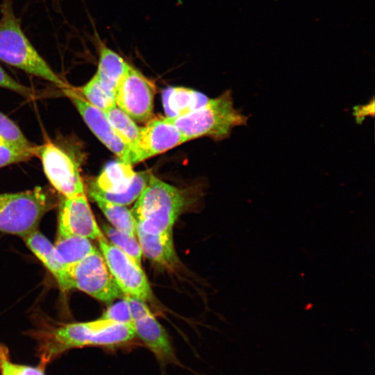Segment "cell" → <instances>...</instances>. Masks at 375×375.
<instances>
[{"mask_svg":"<svg viewBox=\"0 0 375 375\" xmlns=\"http://www.w3.org/2000/svg\"><path fill=\"white\" fill-rule=\"evenodd\" d=\"M38 341L40 367L42 369L67 350L98 347L108 350L126 348L135 338L133 323H119L99 318L62 324L35 333Z\"/></svg>","mask_w":375,"mask_h":375,"instance_id":"cell-1","label":"cell"},{"mask_svg":"<svg viewBox=\"0 0 375 375\" xmlns=\"http://www.w3.org/2000/svg\"><path fill=\"white\" fill-rule=\"evenodd\" d=\"M0 60L61 89L69 87L54 72L26 37L15 14L12 0H3L1 6Z\"/></svg>","mask_w":375,"mask_h":375,"instance_id":"cell-2","label":"cell"},{"mask_svg":"<svg viewBox=\"0 0 375 375\" xmlns=\"http://www.w3.org/2000/svg\"><path fill=\"white\" fill-rule=\"evenodd\" d=\"M166 118L177 128L185 142L202 136L224 140L235 127L246 126L249 119L234 107L230 90L209 99L205 105L188 114Z\"/></svg>","mask_w":375,"mask_h":375,"instance_id":"cell-3","label":"cell"},{"mask_svg":"<svg viewBox=\"0 0 375 375\" xmlns=\"http://www.w3.org/2000/svg\"><path fill=\"white\" fill-rule=\"evenodd\" d=\"M185 198L182 191L152 174L131 210L137 227L151 234L172 232Z\"/></svg>","mask_w":375,"mask_h":375,"instance_id":"cell-4","label":"cell"},{"mask_svg":"<svg viewBox=\"0 0 375 375\" xmlns=\"http://www.w3.org/2000/svg\"><path fill=\"white\" fill-rule=\"evenodd\" d=\"M56 204L47 189L0 194V231L22 238L38 229L44 214Z\"/></svg>","mask_w":375,"mask_h":375,"instance_id":"cell-5","label":"cell"},{"mask_svg":"<svg viewBox=\"0 0 375 375\" xmlns=\"http://www.w3.org/2000/svg\"><path fill=\"white\" fill-rule=\"evenodd\" d=\"M151 174L134 172L131 165L119 162L108 165L88 187V194L112 203L128 206L137 200Z\"/></svg>","mask_w":375,"mask_h":375,"instance_id":"cell-6","label":"cell"},{"mask_svg":"<svg viewBox=\"0 0 375 375\" xmlns=\"http://www.w3.org/2000/svg\"><path fill=\"white\" fill-rule=\"evenodd\" d=\"M34 153L41 160L48 181L61 197L86 194L78 167L65 151L47 140L35 146Z\"/></svg>","mask_w":375,"mask_h":375,"instance_id":"cell-7","label":"cell"},{"mask_svg":"<svg viewBox=\"0 0 375 375\" xmlns=\"http://www.w3.org/2000/svg\"><path fill=\"white\" fill-rule=\"evenodd\" d=\"M68 269L72 290H79L106 303L122 296V291L98 250L70 266Z\"/></svg>","mask_w":375,"mask_h":375,"instance_id":"cell-8","label":"cell"},{"mask_svg":"<svg viewBox=\"0 0 375 375\" xmlns=\"http://www.w3.org/2000/svg\"><path fill=\"white\" fill-rule=\"evenodd\" d=\"M154 83L128 65L115 90L116 106L135 122L146 123L153 112Z\"/></svg>","mask_w":375,"mask_h":375,"instance_id":"cell-9","label":"cell"},{"mask_svg":"<svg viewBox=\"0 0 375 375\" xmlns=\"http://www.w3.org/2000/svg\"><path fill=\"white\" fill-rule=\"evenodd\" d=\"M97 241L108 270L122 292L144 301L151 299L152 292L141 265L108 242L106 237Z\"/></svg>","mask_w":375,"mask_h":375,"instance_id":"cell-10","label":"cell"},{"mask_svg":"<svg viewBox=\"0 0 375 375\" xmlns=\"http://www.w3.org/2000/svg\"><path fill=\"white\" fill-rule=\"evenodd\" d=\"M185 142L183 137L166 117L151 118L140 127L129 148L131 164H135Z\"/></svg>","mask_w":375,"mask_h":375,"instance_id":"cell-11","label":"cell"},{"mask_svg":"<svg viewBox=\"0 0 375 375\" xmlns=\"http://www.w3.org/2000/svg\"><path fill=\"white\" fill-rule=\"evenodd\" d=\"M94 135L120 161L131 165L129 147L115 131L102 110L88 103L75 88L62 89Z\"/></svg>","mask_w":375,"mask_h":375,"instance_id":"cell-12","label":"cell"},{"mask_svg":"<svg viewBox=\"0 0 375 375\" xmlns=\"http://www.w3.org/2000/svg\"><path fill=\"white\" fill-rule=\"evenodd\" d=\"M57 234L97 240L105 237L94 219L86 194L69 198L60 196Z\"/></svg>","mask_w":375,"mask_h":375,"instance_id":"cell-13","label":"cell"},{"mask_svg":"<svg viewBox=\"0 0 375 375\" xmlns=\"http://www.w3.org/2000/svg\"><path fill=\"white\" fill-rule=\"evenodd\" d=\"M135 336L152 352L162 372L168 365L185 367L176 354L169 336L151 312L133 321Z\"/></svg>","mask_w":375,"mask_h":375,"instance_id":"cell-14","label":"cell"},{"mask_svg":"<svg viewBox=\"0 0 375 375\" xmlns=\"http://www.w3.org/2000/svg\"><path fill=\"white\" fill-rule=\"evenodd\" d=\"M26 246L56 280L63 292L72 290L69 269L57 258L53 244L38 229L22 238Z\"/></svg>","mask_w":375,"mask_h":375,"instance_id":"cell-15","label":"cell"},{"mask_svg":"<svg viewBox=\"0 0 375 375\" xmlns=\"http://www.w3.org/2000/svg\"><path fill=\"white\" fill-rule=\"evenodd\" d=\"M136 236L142 254L149 260L167 267L177 262L172 232L151 234L137 227Z\"/></svg>","mask_w":375,"mask_h":375,"instance_id":"cell-16","label":"cell"},{"mask_svg":"<svg viewBox=\"0 0 375 375\" xmlns=\"http://www.w3.org/2000/svg\"><path fill=\"white\" fill-rule=\"evenodd\" d=\"M166 117L175 118L188 114L205 105L209 99L203 94L182 87H170L162 92Z\"/></svg>","mask_w":375,"mask_h":375,"instance_id":"cell-17","label":"cell"},{"mask_svg":"<svg viewBox=\"0 0 375 375\" xmlns=\"http://www.w3.org/2000/svg\"><path fill=\"white\" fill-rule=\"evenodd\" d=\"M97 44L99 62L94 74L107 90L115 93L116 86L129 64L101 40Z\"/></svg>","mask_w":375,"mask_h":375,"instance_id":"cell-18","label":"cell"},{"mask_svg":"<svg viewBox=\"0 0 375 375\" xmlns=\"http://www.w3.org/2000/svg\"><path fill=\"white\" fill-rule=\"evenodd\" d=\"M53 246L57 258L68 268L97 250L90 239L74 235L57 234Z\"/></svg>","mask_w":375,"mask_h":375,"instance_id":"cell-19","label":"cell"},{"mask_svg":"<svg viewBox=\"0 0 375 375\" xmlns=\"http://www.w3.org/2000/svg\"><path fill=\"white\" fill-rule=\"evenodd\" d=\"M90 196L97 203L112 226L136 237L137 223L131 210L126 206L110 202L94 194Z\"/></svg>","mask_w":375,"mask_h":375,"instance_id":"cell-20","label":"cell"},{"mask_svg":"<svg viewBox=\"0 0 375 375\" xmlns=\"http://www.w3.org/2000/svg\"><path fill=\"white\" fill-rule=\"evenodd\" d=\"M77 92L90 104L105 111L116 106L114 93L107 90L94 74Z\"/></svg>","mask_w":375,"mask_h":375,"instance_id":"cell-21","label":"cell"},{"mask_svg":"<svg viewBox=\"0 0 375 375\" xmlns=\"http://www.w3.org/2000/svg\"><path fill=\"white\" fill-rule=\"evenodd\" d=\"M101 228L112 244L141 265L142 252L136 237L123 233L107 224H103Z\"/></svg>","mask_w":375,"mask_h":375,"instance_id":"cell-22","label":"cell"},{"mask_svg":"<svg viewBox=\"0 0 375 375\" xmlns=\"http://www.w3.org/2000/svg\"><path fill=\"white\" fill-rule=\"evenodd\" d=\"M109 122L129 148L136 139L140 127L117 106L104 111Z\"/></svg>","mask_w":375,"mask_h":375,"instance_id":"cell-23","label":"cell"},{"mask_svg":"<svg viewBox=\"0 0 375 375\" xmlns=\"http://www.w3.org/2000/svg\"><path fill=\"white\" fill-rule=\"evenodd\" d=\"M0 139L24 149H32L34 147L25 137L19 126L1 112Z\"/></svg>","mask_w":375,"mask_h":375,"instance_id":"cell-24","label":"cell"},{"mask_svg":"<svg viewBox=\"0 0 375 375\" xmlns=\"http://www.w3.org/2000/svg\"><path fill=\"white\" fill-rule=\"evenodd\" d=\"M1 375H44L43 369L14 363L9 356V350L4 344H0Z\"/></svg>","mask_w":375,"mask_h":375,"instance_id":"cell-25","label":"cell"},{"mask_svg":"<svg viewBox=\"0 0 375 375\" xmlns=\"http://www.w3.org/2000/svg\"><path fill=\"white\" fill-rule=\"evenodd\" d=\"M34 149L18 147L0 139V168L31 159L35 156Z\"/></svg>","mask_w":375,"mask_h":375,"instance_id":"cell-26","label":"cell"},{"mask_svg":"<svg viewBox=\"0 0 375 375\" xmlns=\"http://www.w3.org/2000/svg\"><path fill=\"white\" fill-rule=\"evenodd\" d=\"M101 318L119 323H133L128 304L125 298L108 308Z\"/></svg>","mask_w":375,"mask_h":375,"instance_id":"cell-27","label":"cell"},{"mask_svg":"<svg viewBox=\"0 0 375 375\" xmlns=\"http://www.w3.org/2000/svg\"><path fill=\"white\" fill-rule=\"evenodd\" d=\"M0 87L12 90L26 97H32L33 90L15 81L0 65Z\"/></svg>","mask_w":375,"mask_h":375,"instance_id":"cell-28","label":"cell"},{"mask_svg":"<svg viewBox=\"0 0 375 375\" xmlns=\"http://www.w3.org/2000/svg\"><path fill=\"white\" fill-rule=\"evenodd\" d=\"M133 321L151 312L144 301L131 295H124Z\"/></svg>","mask_w":375,"mask_h":375,"instance_id":"cell-29","label":"cell"},{"mask_svg":"<svg viewBox=\"0 0 375 375\" xmlns=\"http://www.w3.org/2000/svg\"><path fill=\"white\" fill-rule=\"evenodd\" d=\"M353 114L357 123L360 124L367 116L374 117V100L372 99L370 101L365 105L356 106L353 108Z\"/></svg>","mask_w":375,"mask_h":375,"instance_id":"cell-30","label":"cell"}]
</instances>
